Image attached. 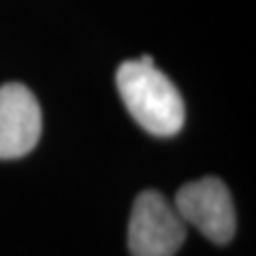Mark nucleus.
Listing matches in <instances>:
<instances>
[{"label":"nucleus","instance_id":"1","mask_svg":"<svg viewBox=\"0 0 256 256\" xmlns=\"http://www.w3.org/2000/svg\"><path fill=\"white\" fill-rule=\"evenodd\" d=\"M118 92L137 124L156 137H173L184 126V100L152 56L126 60L116 73Z\"/></svg>","mask_w":256,"mask_h":256},{"label":"nucleus","instance_id":"2","mask_svg":"<svg viewBox=\"0 0 256 256\" xmlns=\"http://www.w3.org/2000/svg\"><path fill=\"white\" fill-rule=\"evenodd\" d=\"M186 239V222L156 190L134 198L128 222V248L132 256H173Z\"/></svg>","mask_w":256,"mask_h":256},{"label":"nucleus","instance_id":"3","mask_svg":"<svg viewBox=\"0 0 256 256\" xmlns=\"http://www.w3.org/2000/svg\"><path fill=\"white\" fill-rule=\"evenodd\" d=\"M175 210L184 222L196 226L216 244H226L235 235L233 198L218 178H203L182 186L175 194Z\"/></svg>","mask_w":256,"mask_h":256},{"label":"nucleus","instance_id":"4","mask_svg":"<svg viewBox=\"0 0 256 256\" xmlns=\"http://www.w3.org/2000/svg\"><path fill=\"white\" fill-rule=\"evenodd\" d=\"M41 107L26 86H0V160L22 158L41 137Z\"/></svg>","mask_w":256,"mask_h":256}]
</instances>
